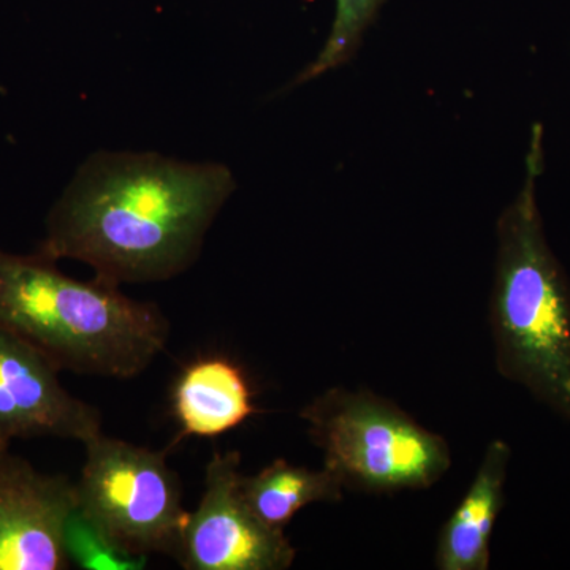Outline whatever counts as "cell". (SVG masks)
Wrapping results in <instances>:
<instances>
[{
  "mask_svg": "<svg viewBox=\"0 0 570 570\" xmlns=\"http://www.w3.org/2000/svg\"><path fill=\"white\" fill-rule=\"evenodd\" d=\"M242 453L214 452L205 490L189 513L175 560L186 570H285L295 547L283 530L268 527L243 493Z\"/></svg>",
  "mask_w": 570,
  "mask_h": 570,
  "instance_id": "8992f818",
  "label": "cell"
},
{
  "mask_svg": "<svg viewBox=\"0 0 570 570\" xmlns=\"http://www.w3.org/2000/svg\"><path fill=\"white\" fill-rule=\"evenodd\" d=\"M78 504L116 543L134 554L176 558L189 512L168 466V450H153L105 434L86 442Z\"/></svg>",
  "mask_w": 570,
  "mask_h": 570,
  "instance_id": "5b68a950",
  "label": "cell"
},
{
  "mask_svg": "<svg viewBox=\"0 0 570 570\" xmlns=\"http://www.w3.org/2000/svg\"><path fill=\"white\" fill-rule=\"evenodd\" d=\"M43 352L0 326V449L17 439L58 438L82 445L102 434V414L62 387Z\"/></svg>",
  "mask_w": 570,
  "mask_h": 570,
  "instance_id": "52a82bcc",
  "label": "cell"
},
{
  "mask_svg": "<svg viewBox=\"0 0 570 570\" xmlns=\"http://www.w3.org/2000/svg\"><path fill=\"white\" fill-rule=\"evenodd\" d=\"M510 456L508 442H490L474 480L439 532L434 553L439 570L490 568L491 539L504 508Z\"/></svg>",
  "mask_w": 570,
  "mask_h": 570,
  "instance_id": "30bf717a",
  "label": "cell"
},
{
  "mask_svg": "<svg viewBox=\"0 0 570 570\" xmlns=\"http://www.w3.org/2000/svg\"><path fill=\"white\" fill-rule=\"evenodd\" d=\"M235 190L224 164L94 153L48 213L36 254L81 262L116 287L174 279L200 257Z\"/></svg>",
  "mask_w": 570,
  "mask_h": 570,
  "instance_id": "6da1fadb",
  "label": "cell"
},
{
  "mask_svg": "<svg viewBox=\"0 0 570 570\" xmlns=\"http://www.w3.org/2000/svg\"><path fill=\"white\" fill-rule=\"evenodd\" d=\"M344 487L332 471L295 466L277 459L257 474L243 475V493L249 508L268 527L283 530L299 510L311 504L343 501Z\"/></svg>",
  "mask_w": 570,
  "mask_h": 570,
  "instance_id": "8fae6325",
  "label": "cell"
},
{
  "mask_svg": "<svg viewBox=\"0 0 570 570\" xmlns=\"http://www.w3.org/2000/svg\"><path fill=\"white\" fill-rule=\"evenodd\" d=\"M542 141L534 124L523 187L498 219L490 326L499 374L570 422V281L539 212Z\"/></svg>",
  "mask_w": 570,
  "mask_h": 570,
  "instance_id": "3957f363",
  "label": "cell"
},
{
  "mask_svg": "<svg viewBox=\"0 0 570 570\" xmlns=\"http://www.w3.org/2000/svg\"><path fill=\"white\" fill-rule=\"evenodd\" d=\"M56 264L0 249V326L61 371L119 381L145 373L170 337L164 311L97 277L73 279Z\"/></svg>",
  "mask_w": 570,
  "mask_h": 570,
  "instance_id": "7a4b0ae2",
  "label": "cell"
},
{
  "mask_svg": "<svg viewBox=\"0 0 570 570\" xmlns=\"http://www.w3.org/2000/svg\"><path fill=\"white\" fill-rule=\"evenodd\" d=\"M63 550L70 566L82 570H141L149 558L130 553L78 504L71 505L63 521Z\"/></svg>",
  "mask_w": 570,
  "mask_h": 570,
  "instance_id": "7c38bea8",
  "label": "cell"
},
{
  "mask_svg": "<svg viewBox=\"0 0 570 570\" xmlns=\"http://www.w3.org/2000/svg\"><path fill=\"white\" fill-rule=\"evenodd\" d=\"M384 0H336L332 32L316 59L299 71L294 86L316 80L322 75L346 66L358 51L363 33L376 20Z\"/></svg>",
  "mask_w": 570,
  "mask_h": 570,
  "instance_id": "4fadbf2b",
  "label": "cell"
},
{
  "mask_svg": "<svg viewBox=\"0 0 570 570\" xmlns=\"http://www.w3.org/2000/svg\"><path fill=\"white\" fill-rule=\"evenodd\" d=\"M77 501L67 475L0 449V570H66L63 521Z\"/></svg>",
  "mask_w": 570,
  "mask_h": 570,
  "instance_id": "ba28073f",
  "label": "cell"
},
{
  "mask_svg": "<svg viewBox=\"0 0 570 570\" xmlns=\"http://www.w3.org/2000/svg\"><path fill=\"white\" fill-rule=\"evenodd\" d=\"M299 417L324 453V468L344 490L366 494L426 490L452 466V453L441 434L370 390H325L299 411Z\"/></svg>",
  "mask_w": 570,
  "mask_h": 570,
  "instance_id": "277c9868",
  "label": "cell"
},
{
  "mask_svg": "<svg viewBox=\"0 0 570 570\" xmlns=\"http://www.w3.org/2000/svg\"><path fill=\"white\" fill-rule=\"evenodd\" d=\"M242 367L224 356H202L189 363L171 390L178 433L170 448L186 438L212 439L235 430L261 409Z\"/></svg>",
  "mask_w": 570,
  "mask_h": 570,
  "instance_id": "9c48e42d",
  "label": "cell"
}]
</instances>
